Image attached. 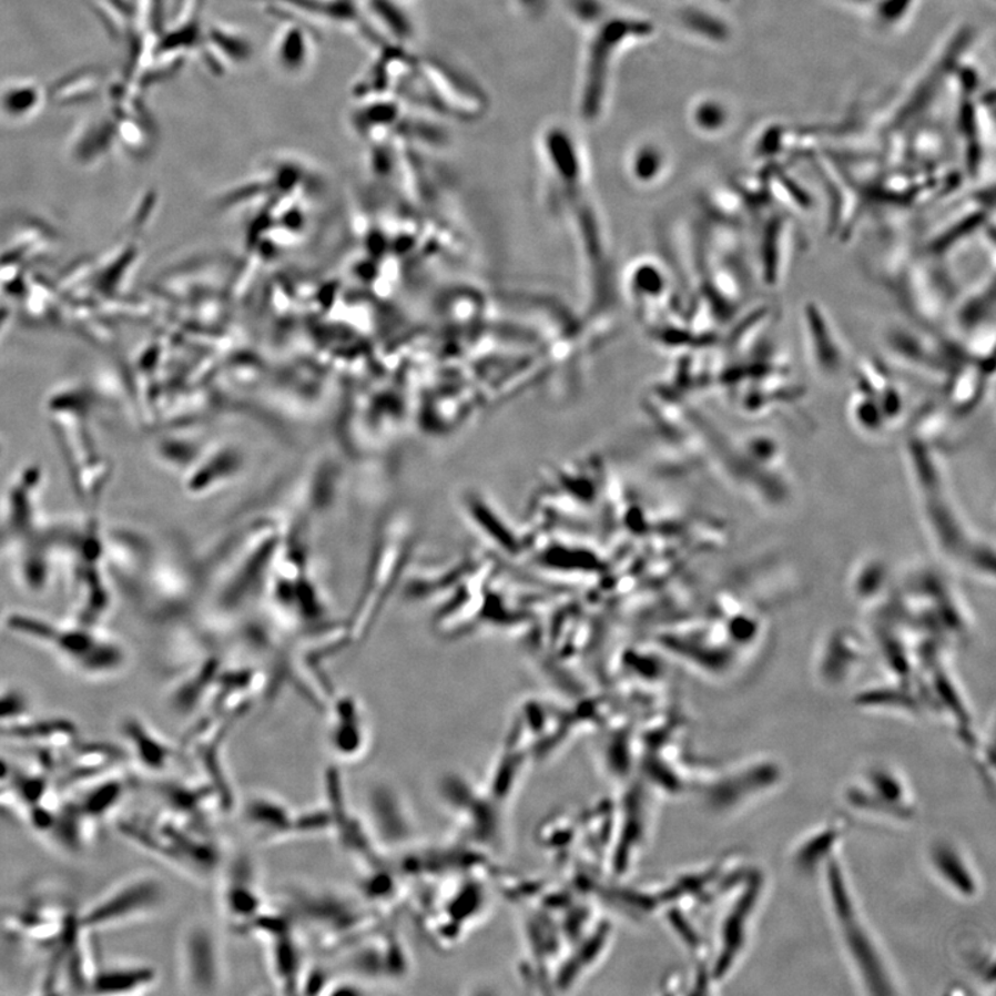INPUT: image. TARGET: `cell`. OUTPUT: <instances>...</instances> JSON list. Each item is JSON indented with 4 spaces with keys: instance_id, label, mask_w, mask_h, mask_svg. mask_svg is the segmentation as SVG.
I'll list each match as a JSON object with an SVG mask.
<instances>
[{
    "instance_id": "cell-3",
    "label": "cell",
    "mask_w": 996,
    "mask_h": 996,
    "mask_svg": "<svg viewBox=\"0 0 996 996\" xmlns=\"http://www.w3.org/2000/svg\"><path fill=\"white\" fill-rule=\"evenodd\" d=\"M181 951L182 977L190 992H216L222 983V956L210 928L203 925L189 927Z\"/></svg>"
},
{
    "instance_id": "cell-1",
    "label": "cell",
    "mask_w": 996,
    "mask_h": 996,
    "mask_svg": "<svg viewBox=\"0 0 996 996\" xmlns=\"http://www.w3.org/2000/svg\"><path fill=\"white\" fill-rule=\"evenodd\" d=\"M410 545L411 526L407 520L396 515L385 522L375 541L360 600L356 603L348 627L355 641H362L370 634L377 623L396 581L399 580Z\"/></svg>"
},
{
    "instance_id": "cell-10",
    "label": "cell",
    "mask_w": 996,
    "mask_h": 996,
    "mask_svg": "<svg viewBox=\"0 0 996 996\" xmlns=\"http://www.w3.org/2000/svg\"><path fill=\"white\" fill-rule=\"evenodd\" d=\"M122 755L113 748L91 745L80 748L71 754L70 769L74 781L78 776L89 780V776L110 775L116 771Z\"/></svg>"
},
{
    "instance_id": "cell-11",
    "label": "cell",
    "mask_w": 996,
    "mask_h": 996,
    "mask_svg": "<svg viewBox=\"0 0 996 996\" xmlns=\"http://www.w3.org/2000/svg\"><path fill=\"white\" fill-rule=\"evenodd\" d=\"M108 776H103L99 785L89 789L78 807L89 820L102 819L110 814L124 797L126 787L124 781Z\"/></svg>"
},
{
    "instance_id": "cell-13",
    "label": "cell",
    "mask_w": 996,
    "mask_h": 996,
    "mask_svg": "<svg viewBox=\"0 0 996 996\" xmlns=\"http://www.w3.org/2000/svg\"><path fill=\"white\" fill-rule=\"evenodd\" d=\"M211 44L222 53L223 59L234 63H243L250 59L251 44L242 33L227 31L222 27L212 28Z\"/></svg>"
},
{
    "instance_id": "cell-14",
    "label": "cell",
    "mask_w": 996,
    "mask_h": 996,
    "mask_svg": "<svg viewBox=\"0 0 996 996\" xmlns=\"http://www.w3.org/2000/svg\"><path fill=\"white\" fill-rule=\"evenodd\" d=\"M10 774L11 770L8 763H4L3 760H0V783L8 781Z\"/></svg>"
},
{
    "instance_id": "cell-6",
    "label": "cell",
    "mask_w": 996,
    "mask_h": 996,
    "mask_svg": "<svg viewBox=\"0 0 996 996\" xmlns=\"http://www.w3.org/2000/svg\"><path fill=\"white\" fill-rule=\"evenodd\" d=\"M155 983L154 967L122 964L100 967L89 992L99 995H132L148 992Z\"/></svg>"
},
{
    "instance_id": "cell-4",
    "label": "cell",
    "mask_w": 996,
    "mask_h": 996,
    "mask_svg": "<svg viewBox=\"0 0 996 996\" xmlns=\"http://www.w3.org/2000/svg\"><path fill=\"white\" fill-rule=\"evenodd\" d=\"M831 322L827 321L821 306L811 304V302L804 306L805 348H807V355L815 370L827 375V377L841 373L847 360L843 339L839 337Z\"/></svg>"
},
{
    "instance_id": "cell-8",
    "label": "cell",
    "mask_w": 996,
    "mask_h": 996,
    "mask_svg": "<svg viewBox=\"0 0 996 996\" xmlns=\"http://www.w3.org/2000/svg\"><path fill=\"white\" fill-rule=\"evenodd\" d=\"M122 734H124L128 745L131 746L134 758L145 769L161 771L170 764L173 755L172 748L142 721L128 719L122 725Z\"/></svg>"
},
{
    "instance_id": "cell-12",
    "label": "cell",
    "mask_w": 996,
    "mask_h": 996,
    "mask_svg": "<svg viewBox=\"0 0 996 996\" xmlns=\"http://www.w3.org/2000/svg\"><path fill=\"white\" fill-rule=\"evenodd\" d=\"M366 10L385 35L397 42L411 38V24L402 10L399 0H366Z\"/></svg>"
},
{
    "instance_id": "cell-7",
    "label": "cell",
    "mask_w": 996,
    "mask_h": 996,
    "mask_svg": "<svg viewBox=\"0 0 996 996\" xmlns=\"http://www.w3.org/2000/svg\"><path fill=\"white\" fill-rule=\"evenodd\" d=\"M329 740L335 752L343 758H355L365 748L366 725L359 704L345 697L335 703Z\"/></svg>"
},
{
    "instance_id": "cell-9",
    "label": "cell",
    "mask_w": 996,
    "mask_h": 996,
    "mask_svg": "<svg viewBox=\"0 0 996 996\" xmlns=\"http://www.w3.org/2000/svg\"><path fill=\"white\" fill-rule=\"evenodd\" d=\"M313 35L304 26L289 22L280 31L274 43L273 55L276 65L285 74L296 75L311 63Z\"/></svg>"
},
{
    "instance_id": "cell-5",
    "label": "cell",
    "mask_w": 996,
    "mask_h": 996,
    "mask_svg": "<svg viewBox=\"0 0 996 996\" xmlns=\"http://www.w3.org/2000/svg\"><path fill=\"white\" fill-rule=\"evenodd\" d=\"M0 738L53 750L71 749L78 743L75 725L64 720H31L24 718L14 721V723L0 726Z\"/></svg>"
},
{
    "instance_id": "cell-2",
    "label": "cell",
    "mask_w": 996,
    "mask_h": 996,
    "mask_svg": "<svg viewBox=\"0 0 996 996\" xmlns=\"http://www.w3.org/2000/svg\"><path fill=\"white\" fill-rule=\"evenodd\" d=\"M166 890L153 875L125 878L77 916L78 927L88 932L108 931L154 914L164 905Z\"/></svg>"
}]
</instances>
